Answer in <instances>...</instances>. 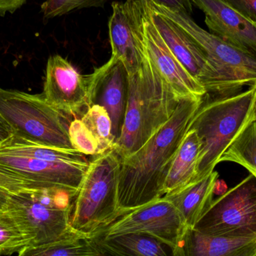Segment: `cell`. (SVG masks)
<instances>
[{
	"label": "cell",
	"mask_w": 256,
	"mask_h": 256,
	"mask_svg": "<svg viewBox=\"0 0 256 256\" xmlns=\"http://www.w3.org/2000/svg\"><path fill=\"white\" fill-rule=\"evenodd\" d=\"M202 103L203 97L180 99L172 118L140 150L120 159L118 201L122 216L164 196L173 158Z\"/></svg>",
	"instance_id": "6da1fadb"
},
{
	"label": "cell",
	"mask_w": 256,
	"mask_h": 256,
	"mask_svg": "<svg viewBox=\"0 0 256 256\" xmlns=\"http://www.w3.org/2000/svg\"><path fill=\"white\" fill-rule=\"evenodd\" d=\"M90 161L78 150L10 137L0 144V186L8 190H62L76 197Z\"/></svg>",
	"instance_id": "7a4b0ae2"
},
{
	"label": "cell",
	"mask_w": 256,
	"mask_h": 256,
	"mask_svg": "<svg viewBox=\"0 0 256 256\" xmlns=\"http://www.w3.org/2000/svg\"><path fill=\"white\" fill-rule=\"evenodd\" d=\"M180 99L144 50L141 67L129 75L124 126L114 148L120 159L140 150L172 118Z\"/></svg>",
	"instance_id": "3957f363"
},
{
	"label": "cell",
	"mask_w": 256,
	"mask_h": 256,
	"mask_svg": "<svg viewBox=\"0 0 256 256\" xmlns=\"http://www.w3.org/2000/svg\"><path fill=\"white\" fill-rule=\"evenodd\" d=\"M73 198L62 190H8L0 186V222L20 233L30 246L76 233L70 225Z\"/></svg>",
	"instance_id": "277c9868"
},
{
	"label": "cell",
	"mask_w": 256,
	"mask_h": 256,
	"mask_svg": "<svg viewBox=\"0 0 256 256\" xmlns=\"http://www.w3.org/2000/svg\"><path fill=\"white\" fill-rule=\"evenodd\" d=\"M120 158L114 148L94 155L75 197L70 225L92 238L122 216L118 208Z\"/></svg>",
	"instance_id": "5b68a950"
},
{
	"label": "cell",
	"mask_w": 256,
	"mask_h": 256,
	"mask_svg": "<svg viewBox=\"0 0 256 256\" xmlns=\"http://www.w3.org/2000/svg\"><path fill=\"white\" fill-rule=\"evenodd\" d=\"M254 100L255 90L250 87L202 104L189 128L195 130L201 142L195 182L214 171L224 152L254 115Z\"/></svg>",
	"instance_id": "8992f818"
},
{
	"label": "cell",
	"mask_w": 256,
	"mask_h": 256,
	"mask_svg": "<svg viewBox=\"0 0 256 256\" xmlns=\"http://www.w3.org/2000/svg\"><path fill=\"white\" fill-rule=\"evenodd\" d=\"M147 3L152 9L182 27L201 46L213 72V82L208 93L226 97L238 93L245 86L252 87L256 84V55L203 30L190 15L184 12H176L154 3Z\"/></svg>",
	"instance_id": "52a82bcc"
},
{
	"label": "cell",
	"mask_w": 256,
	"mask_h": 256,
	"mask_svg": "<svg viewBox=\"0 0 256 256\" xmlns=\"http://www.w3.org/2000/svg\"><path fill=\"white\" fill-rule=\"evenodd\" d=\"M0 114L15 136L54 148L74 149L69 136V117L51 106L42 94L0 88Z\"/></svg>",
	"instance_id": "ba28073f"
},
{
	"label": "cell",
	"mask_w": 256,
	"mask_h": 256,
	"mask_svg": "<svg viewBox=\"0 0 256 256\" xmlns=\"http://www.w3.org/2000/svg\"><path fill=\"white\" fill-rule=\"evenodd\" d=\"M192 230L216 237L256 236V178L250 174L213 200Z\"/></svg>",
	"instance_id": "9c48e42d"
},
{
	"label": "cell",
	"mask_w": 256,
	"mask_h": 256,
	"mask_svg": "<svg viewBox=\"0 0 256 256\" xmlns=\"http://www.w3.org/2000/svg\"><path fill=\"white\" fill-rule=\"evenodd\" d=\"M188 228L178 210L162 196L124 214L98 234H148L176 248Z\"/></svg>",
	"instance_id": "30bf717a"
},
{
	"label": "cell",
	"mask_w": 256,
	"mask_h": 256,
	"mask_svg": "<svg viewBox=\"0 0 256 256\" xmlns=\"http://www.w3.org/2000/svg\"><path fill=\"white\" fill-rule=\"evenodd\" d=\"M108 24L112 56L124 63L128 74L141 67L144 56L143 18L146 4L142 0L114 2Z\"/></svg>",
	"instance_id": "8fae6325"
},
{
	"label": "cell",
	"mask_w": 256,
	"mask_h": 256,
	"mask_svg": "<svg viewBox=\"0 0 256 256\" xmlns=\"http://www.w3.org/2000/svg\"><path fill=\"white\" fill-rule=\"evenodd\" d=\"M42 94L51 106L66 116L78 118L90 108L88 76L80 74L67 58L51 56L46 63Z\"/></svg>",
	"instance_id": "7c38bea8"
},
{
	"label": "cell",
	"mask_w": 256,
	"mask_h": 256,
	"mask_svg": "<svg viewBox=\"0 0 256 256\" xmlns=\"http://www.w3.org/2000/svg\"><path fill=\"white\" fill-rule=\"evenodd\" d=\"M87 76L90 106L100 105L108 111L116 142L122 131L127 110L129 86L127 69L121 60L111 56L108 62Z\"/></svg>",
	"instance_id": "4fadbf2b"
},
{
	"label": "cell",
	"mask_w": 256,
	"mask_h": 256,
	"mask_svg": "<svg viewBox=\"0 0 256 256\" xmlns=\"http://www.w3.org/2000/svg\"><path fill=\"white\" fill-rule=\"evenodd\" d=\"M144 4L142 33L146 54L179 98L204 97L207 94L206 88L191 76L168 49L152 22L146 2Z\"/></svg>",
	"instance_id": "5bb4252c"
},
{
	"label": "cell",
	"mask_w": 256,
	"mask_h": 256,
	"mask_svg": "<svg viewBox=\"0 0 256 256\" xmlns=\"http://www.w3.org/2000/svg\"><path fill=\"white\" fill-rule=\"evenodd\" d=\"M146 4L152 22L168 49L208 93L213 82V72L201 46L182 27Z\"/></svg>",
	"instance_id": "9a60e30c"
},
{
	"label": "cell",
	"mask_w": 256,
	"mask_h": 256,
	"mask_svg": "<svg viewBox=\"0 0 256 256\" xmlns=\"http://www.w3.org/2000/svg\"><path fill=\"white\" fill-rule=\"evenodd\" d=\"M206 15L209 32L256 56V25L222 0H190Z\"/></svg>",
	"instance_id": "2e32d148"
},
{
	"label": "cell",
	"mask_w": 256,
	"mask_h": 256,
	"mask_svg": "<svg viewBox=\"0 0 256 256\" xmlns=\"http://www.w3.org/2000/svg\"><path fill=\"white\" fill-rule=\"evenodd\" d=\"M176 250L178 256H256V236L216 237L188 228Z\"/></svg>",
	"instance_id": "e0dca14e"
},
{
	"label": "cell",
	"mask_w": 256,
	"mask_h": 256,
	"mask_svg": "<svg viewBox=\"0 0 256 256\" xmlns=\"http://www.w3.org/2000/svg\"><path fill=\"white\" fill-rule=\"evenodd\" d=\"M219 174H210L184 188L164 196L176 208L189 228H194L213 201Z\"/></svg>",
	"instance_id": "ac0fdd59"
},
{
	"label": "cell",
	"mask_w": 256,
	"mask_h": 256,
	"mask_svg": "<svg viewBox=\"0 0 256 256\" xmlns=\"http://www.w3.org/2000/svg\"><path fill=\"white\" fill-rule=\"evenodd\" d=\"M92 239L102 252L111 256H178L176 248L148 234H98Z\"/></svg>",
	"instance_id": "d6986e66"
},
{
	"label": "cell",
	"mask_w": 256,
	"mask_h": 256,
	"mask_svg": "<svg viewBox=\"0 0 256 256\" xmlns=\"http://www.w3.org/2000/svg\"><path fill=\"white\" fill-rule=\"evenodd\" d=\"M201 142L195 130L189 129L180 143L164 182V196L195 182Z\"/></svg>",
	"instance_id": "ffe728a7"
},
{
	"label": "cell",
	"mask_w": 256,
	"mask_h": 256,
	"mask_svg": "<svg viewBox=\"0 0 256 256\" xmlns=\"http://www.w3.org/2000/svg\"><path fill=\"white\" fill-rule=\"evenodd\" d=\"M100 254L102 250L92 238L75 233L46 244L28 246L18 256H98Z\"/></svg>",
	"instance_id": "44dd1931"
},
{
	"label": "cell",
	"mask_w": 256,
	"mask_h": 256,
	"mask_svg": "<svg viewBox=\"0 0 256 256\" xmlns=\"http://www.w3.org/2000/svg\"><path fill=\"white\" fill-rule=\"evenodd\" d=\"M224 161L242 166L256 178V117L252 115L224 152L219 164Z\"/></svg>",
	"instance_id": "7402d4cb"
},
{
	"label": "cell",
	"mask_w": 256,
	"mask_h": 256,
	"mask_svg": "<svg viewBox=\"0 0 256 256\" xmlns=\"http://www.w3.org/2000/svg\"><path fill=\"white\" fill-rule=\"evenodd\" d=\"M80 120L97 140L98 154L114 148L116 141L112 134V121L103 106L92 105Z\"/></svg>",
	"instance_id": "603a6c76"
},
{
	"label": "cell",
	"mask_w": 256,
	"mask_h": 256,
	"mask_svg": "<svg viewBox=\"0 0 256 256\" xmlns=\"http://www.w3.org/2000/svg\"><path fill=\"white\" fill-rule=\"evenodd\" d=\"M106 0H46L42 6L44 19L62 16L88 8H102Z\"/></svg>",
	"instance_id": "cb8c5ba5"
},
{
	"label": "cell",
	"mask_w": 256,
	"mask_h": 256,
	"mask_svg": "<svg viewBox=\"0 0 256 256\" xmlns=\"http://www.w3.org/2000/svg\"><path fill=\"white\" fill-rule=\"evenodd\" d=\"M69 136L74 148L84 155L98 154V143L80 118H74L69 126Z\"/></svg>",
	"instance_id": "d4e9b609"
},
{
	"label": "cell",
	"mask_w": 256,
	"mask_h": 256,
	"mask_svg": "<svg viewBox=\"0 0 256 256\" xmlns=\"http://www.w3.org/2000/svg\"><path fill=\"white\" fill-rule=\"evenodd\" d=\"M31 246L20 233L0 222V256L19 254Z\"/></svg>",
	"instance_id": "484cf974"
},
{
	"label": "cell",
	"mask_w": 256,
	"mask_h": 256,
	"mask_svg": "<svg viewBox=\"0 0 256 256\" xmlns=\"http://www.w3.org/2000/svg\"><path fill=\"white\" fill-rule=\"evenodd\" d=\"M256 25V0H222Z\"/></svg>",
	"instance_id": "4316f807"
},
{
	"label": "cell",
	"mask_w": 256,
	"mask_h": 256,
	"mask_svg": "<svg viewBox=\"0 0 256 256\" xmlns=\"http://www.w3.org/2000/svg\"><path fill=\"white\" fill-rule=\"evenodd\" d=\"M142 1L154 3L176 12H184L189 15H191L192 13L194 6L190 0H142Z\"/></svg>",
	"instance_id": "83f0119b"
},
{
	"label": "cell",
	"mask_w": 256,
	"mask_h": 256,
	"mask_svg": "<svg viewBox=\"0 0 256 256\" xmlns=\"http://www.w3.org/2000/svg\"><path fill=\"white\" fill-rule=\"evenodd\" d=\"M26 0H0V16L6 13H14L24 6Z\"/></svg>",
	"instance_id": "f1b7e54d"
},
{
	"label": "cell",
	"mask_w": 256,
	"mask_h": 256,
	"mask_svg": "<svg viewBox=\"0 0 256 256\" xmlns=\"http://www.w3.org/2000/svg\"><path fill=\"white\" fill-rule=\"evenodd\" d=\"M14 132L7 122L0 114V144L13 136Z\"/></svg>",
	"instance_id": "f546056e"
},
{
	"label": "cell",
	"mask_w": 256,
	"mask_h": 256,
	"mask_svg": "<svg viewBox=\"0 0 256 256\" xmlns=\"http://www.w3.org/2000/svg\"><path fill=\"white\" fill-rule=\"evenodd\" d=\"M252 87L254 88V90H255V100H254V115L256 117V82Z\"/></svg>",
	"instance_id": "4dcf8cb0"
},
{
	"label": "cell",
	"mask_w": 256,
	"mask_h": 256,
	"mask_svg": "<svg viewBox=\"0 0 256 256\" xmlns=\"http://www.w3.org/2000/svg\"><path fill=\"white\" fill-rule=\"evenodd\" d=\"M111 256L110 255H108V254H105V252H102V254H100V256Z\"/></svg>",
	"instance_id": "1f68e13d"
}]
</instances>
